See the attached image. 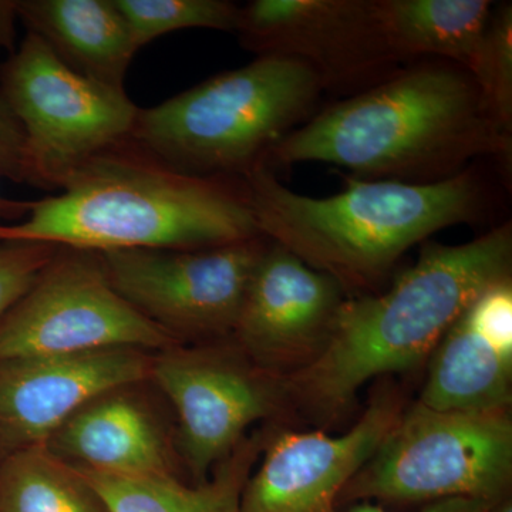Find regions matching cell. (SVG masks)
Returning <instances> with one entry per match:
<instances>
[{"mask_svg": "<svg viewBox=\"0 0 512 512\" xmlns=\"http://www.w3.org/2000/svg\"><path fill=\"white\" fill-rule=\"evenodd\" d=\"M0 97L22 127L28 184L47 190L128 143L140 111L124 90L74 72L32 32L0 64Z\"/></svg>", "mask_w": 512, "mask_h": 512, "instance_id": "7", "label": "cell"}, {"mask_svg": "<svg viewBox=\"0 0 512 512\" xmlns=\"http://www.w3.org/2000/svg\"><path fill=\"white\" fill-rule=\"evenodd\" d=\"M0 512H109L72 466L45 446L0 457Z\"/></svg>", "mask_w": 512, "mask_h": 512, "instance_id": "20", "label": "cell"}, {"mask_svg": "<svg viewBox=\"0 0 512 512\" xmlns=\"http://www.w3.org/2000/svg\"><path fill=\"white\" fill-rule=\"evenodd\" d=\"M181 345L111 286L99 254L59 247L32 288L0 320V360Z\"/></svg>", "mask_w": 512, "mask_h": 512, "instance_id": "9", "label": "cell"}, {"mask_svg": "<svg viewBox=\"0 0 512 512\" xmlns=\"http://www.w3.org/2000/svg\"><path fill=\"white\" fill-rule=\"evenodd\" d=\"M60 192L29 202L0 242L84 251L207 249L259 237L241 180L175 171L128 143L80 165Z\"/></svg>", "mask_w": 512, "mask_h": 512, "instance_id": "3", "label": "cell"}, {"mask_svg": "<svg viewBox=\"0 0 512 512\" xmlns=\"http://www.w3.org/2000/svg\"><path fill=\"white\" fill-rule=\"evenodd\" d=\"M512 282L481 293L430 356L419 403L434 410L510 409L512 399Z\"/></svg>", "mask_w": 512, "mask_h": 512, "instance_id": "16", "label": "cell"}, {"mask_svg": "<svg viewBox=\"0 0 512 512\" xmlns=\"http://www.w3.org/2000/svg\"><path fill=\"white\" fill-rule=\"evenodd\" d=\"M147 383L124 384L94 397L53 433L46 450L69 466L109 476L180 478L175 424Z\"/></svg>", "mask_w": 512, "mask_h": 512, "instance_id": "15", "label": "cell"}, {"mask_svg": "<svg viewBox=\"0 0 512 512\" xmlns=\"http://www.w3.org/2000/svg\"><path fill=\"white\" fill-rule=\"evenodd\" d=\"M487 512H512V500L510 495H505L501 500L495 501Z\"/></svg>", "mask_w": 512, "mask_h": 512, "instance_id": "28", "label": "cell"}, {"mask_svg": "<svg viewBox=\"0 0 512 512\" xmlns=\"http://www.w3.org/2000/svg\"><path fill=\"white\" fill-rule=\"evenodd\" d=\"M323 93L306 64L258 56L140 109L128 144L180 173L241 180L311 119Z\"/></svg>", "mask_w": 512, "mask_h": 512, "instance_id": "5", "label": "cell"}, {"mask_svg": "<svg viewBox=\"0 0 512 512\" xmlns=\"http://www.w3.org/2000/svg\"><path fill=\"white\" fill-rule=\"evenodd\" d=\"M0 180L28 183L25 137L19 121L0 97Z\"/></svg>", "mask_w": 512, "mask_h": 512, "instance_id": "24", "label": "cell"}, {"mask_svg": "<svg viewBox=\"0 0 512 512\" xmlns=\"http://www.w3.org/2000/svg\"><path fill=\"white\" fill-rule=\"evenodd\" d=\"M511 272V222L467 244L424 245L387 291L342 302L318 355L282 380L285 393L320 423L338 420L369 380L430 359L461 313Z\"/></svg>", "mask_w": 512, "mask_h": 512, "instance_id": "2", "label": "cell"}, {"mask_svg": "<svg viewBox=\"0 0 512 512\" xmlns=\"http://www.w3.org/2000/svg\"><path fill=\"white\" fill-rule=\"evenodd\" d=\"M150 382L173 409L178 457L194 484L211 477L252 424L274 416L285 393L282 379L220 340L154 353Z\"/></svg>", "mask_w": 512, "mask_h": 512, "instance_id": "10", "label": "cell"}, {"mask_svg": "<svg viewBox=\"0 0 512 512\" xmlns=\"http://www.w3.org/2000/svg\"><path fill=\"white\" fill-rule=\"evenodd\" d=\"M494 503H488L483 500H473V498H451V500L437 501L431 503L426 510L421 512H487L488 508ZM349 512H387L382 507L375 504L362 503L356 504Z\"/></svg>", "mask_w": 512, "mask_h": 512, "instance_id": "25", "label": "cell"}, {"mask_svg": "<svg viewBox=\"0 0 512 512\" xmlns=\"http://www.w3.org/2000/svg\"><path fill=\"white\" fill-rule=\"evenodd\" d=\"M402 414L396 394L380 393L340 436L318 430L266 437L264 457L242 490L239 512H338L346 485Z\"/></svg>", "mask_w": 512, "mask_h": 512, "instance_id": "12", "label": "cell"}, {"mask_svg": "<svg viewBox=\"0 0 512 512\" xmlns=\"http://www.w3.org/2000/svg\"><path fill=\"white\" fill-rule=\"evenodd\" d=\"M138 47L185 29L237 32L241 6L225 0H114Z\"/></svg>", "mask_w": 512, "mask_h": 512, "instance_id": "21", "label": "cell"}, {"mask_svg": "<svg viewBox=\"0 0 512 512\" xmlns=\"http://www.w3.org/2000/svg\"><path fill=\"white\" fill-rule=\"evenodd\" d=\"M343 293L335 279L269 241L229 338L259 369L288 377L322 349Z\"/></svg>", "mask_w": 512, "mask_h": 512, "instance_id": "13", "label": "cell"}, {"mask_svg": "<svg viewBox=\"0 0 512 512\" xmlns=\"http://www.w3.org/2000/svg\"><path fill=\"white\" fill-rule=\"evenodd\" d=\"M269 239L221 247L97 252L111 286L181 345L232 335Z\"/></svg>", "mask_w": 512, "mask_h": 512, "instance_id": "8", "label": "cell"}, {"mask_svg": "<svg viewBox=\"0 0 512 512\" xmlns=\"http://www.w3.org/2000/svg\"><path fill=\"white\" fill-rule=\"evenodd\" d=\"M28 210L29 202H16L0 198V221L16 220V218L25 217Z\"/></svg>", "mask_w": 512, "mask_h": 512, "instance_id": "27", "label": "cell"}, {"mask_svg": "<svg viewBox=\"0 0 512 512\" xmlns=\"http://www.w3.org/2000/svg\"><path fill=\"white\" fill-rule=\"evenodd\" d=\"M57 249L46 242H0V320L32 288Z\"/></svg>", "mask_w": 512, "mask_h": 512, "instance_id": "23", "label": "cell"}, {"mask_svg": "<svg viewBox=\"0 0 512 512\" xmlns=\"http://www.w3.org/2000/svg\"><path fill=\"white\" fill-rule=\"evenodd\" d=\"M154 353L114 348L0 360V457L45 446L99 394L150 380Z\"/></svg>", "mask_w": 512, "mask_h": 512, "instance_id": "14", "label": "cell"}, {"mask_svg": "<svg viewBox=\"0 0 512 512\" xmlns=\"http://www.w3.org/2000/svg\"><path fill=\"white\" fill-rule=\"evenodd\" d=\"M241 181L259 234L355 296L379 284L414 245L474 224L484 211L473 168L433 184L348 178L345 190L325 198L292 191L266 165Z\"/></svg>", "mask_w": 512, "mask_h": 512, "instance_id": "4", "label": "cell"}, {"mask_svg": "<svg viewBox=\"0 0 512 512\" xmlns=\"http://www.w3.org/2000/svg\"><path fill=\"white\" fill-rule=\"evenodd\" d=\"M19 20L74 72L124 90L138 47L114 0H22Z\"/></svg>", "mask_w": 512, "mask_h": 512, "instance_id": "17", "label": "cell"}, {"mask_svg": "<svg viewBox=\"0 0 512 512\" xmlns=\"http://www.w3.org/2000/svg\"><path fill=\"white\" fill-rule=\"evenodd\" d=\"M18 19L15 2H0V49H10L12 46Z\"/></svg>", "mask_w": 512, "mask_h": 512, "instance_id": "26", "label": "cell"}, {"mask_svg": "<svg viewBox=\"0 0 512 512\" xmlns=\"http://www.w3.org/2000/svg\"><path fill=\"white\" fill-rule=\"evenodd\" d=\"M242 45L258 56L298 60L323 92L355 96L400 70L376 0H254L239 10Z\"/></svg>", "mask_w": 512, "mask_h": 512, "instance_id": "11", "label": "cell"}, {"mask_svg": "<svg viewBox=\"0 0 512 512\" xmlns=\"http://www.w3.org/2000/svg\"><path fill=\"white\" fill-rule=\"evenodd\" d=\"M511 147L471 74L430 63L313 114L272 148L266 167L325 163L372 180L433 184L480 157L510 160Z\"/></svg>", "mask_w": 512, "mask_h": 512, "instance_id": "1", "label": "cell"}, {"mask_svg": "<svg viewBox=\"0 0 512 512\" xmlns=\"http://www.w3.org/2000/svg\"><path fill=\"white\" fill-rule=\"evenodd\" d=\"M474 82L505 133L512 131V6H495Z\"/></svg>", "mask_w": 512, "mask_h": 512, "instance_id": "22", "label": "cell"}, {"mask_svg": "<svg viewBox=\"0 0 512 512\" xmlns=\"http://www.w3.org/2000/svg\"><path fill=\"white\" fill-rule=\"evenodd\" d=\"M266 437L252 433L205 483L180 478H127L73 467L99 495L109 512H239L241 494L261 457Z\"/></svg>", "mask_w": 512, "mask_h": 512, "instance_id": "18", "label": "cell"}, {"mask_svg": "<svg viewBox=\"0 0 512 512\" xmlns=\"http://www.w3.org/2000/svg\"><path fill=\"white\" fill-rule=\"evenodd\" d=\"M390 49L400 62L437 57L476 72L495 8L490 0H376Z\"/></svg>", "mask_w": 512, "mask_h": 512, "instance_id": "19", "label": "cell"}, {"mask_svg": "<svg viewBox=\"0 0 512 512\" xmlns=\"http://www.w3.org/2000/svg\"><path fill=\"white\" fill-rule=\"evenodd\" d=\"M512 478L510 409L403 412L340 500L387 503L473 498L495 503Z\"/></svg>", "mask_w": 512, "mask_h": 512, "instance_id": "6", "label": "cell"}]
</instances>
